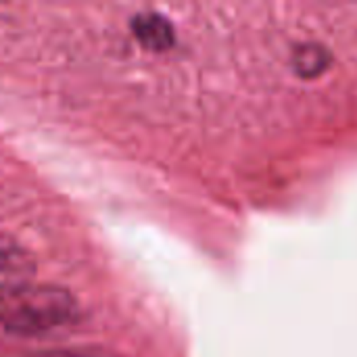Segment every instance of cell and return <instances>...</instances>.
I'll return each instance as SVG.
<instances>
[{
  "mask_svg": "<svg viewBox=\"0 0 357 357\" xmlns=\"http://www.w3.org/2000/svg\"><path fill=\"white\" fill-rule=\"evenodd\" d=\"M328 61H331V54L326 52V48H322L318 44H303L293 54L295 71L303 77H316L318 73L324 71Z\"/></svg>",
  "mask_w": 357,
  "mask_h": 357,
  "instance_id": "cell-4",
  "label": "cell"
},
{
  "mask_svg": "<svg viewBox=\"0 0 357 357\" xmlns=\"http://www.w3.org/2000/svg\"><path fill=\"white\" fill-rule=\"evenodd\" d=\"M75 297L56 284H27L2 295V331L13 337H42L77 320Z\"/></svg>",
  "mask_w": 357,
  "mask_h": 357,
  "instance_id": "cell-1",
  "label": "cell"
},
{
  "mask_svg": "<svg viewBox=\"0 0 357 357\" xmlns=\"http://www.w3.org/2000/svg\"><path fill=\"white\" fill-rule=\"evenodd\" d=\"M44 357H107V356H100V354H96V351H84V349H59V351H54V354H48V356Z\"/></svg>",
  "mask_w": 357,
  "mask_h": 357,
  "instance_id": "cell-5",
  "label": "cell"
},
{
  "mask_svg": "<svg viewBox=\"0 0 357 357\" xmlns=\"http://www.w3.org/2000/svg\"><path fill=\"white\" fill-rule=\"evenodd\" d=\"M134 38L149 50H167L174 42V25L172 21L155 10L138 13L132 19Z\"/></svg>",
  "mask_w": 357,
  "mask_h": 357,
  "instance_id": "cell-2",
  "label": "cell"
},
{
  "mask_svg": "<svg viewBox=\"0 0 357 357\" xmlns=\"http://www.w3.org/2000/svg\"><path fill=\"white\" fill-rule=\"evenodd\" d=\"M31 261L23 249L10 247L8 238L2 243V295L19 291L29 284Z\"/></svg>",
  "mask_w": 357,
  "mask_h": 357,
  "instance_id": "cell-3",
  "label": "cell"
}]
</instances>
